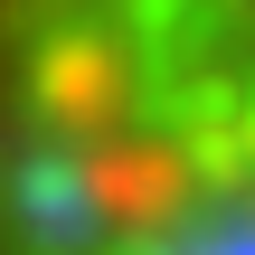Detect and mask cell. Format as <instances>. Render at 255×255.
Segmentation results:
<instances>
[{
	"label": "cell",
	"mask_w": 255,
	"mask_h": 255,
	"mask_svg": "<svg viewBox=\"0 0 255 255\" xmlns=\"http://www.w3.org/2000/svg\"><path fill=\"white\" fill-rule=\"evenodd\" d=\"M0 255H255V0H0Z\"/></svg>",
	"instance_id": "6da1fadb"
}]
</instances>
